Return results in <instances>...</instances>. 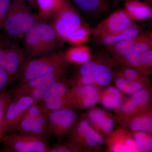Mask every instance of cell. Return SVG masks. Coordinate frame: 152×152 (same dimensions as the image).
<instances>
[{
  "label": "cell",
  "instance_id": "30",
  "mask_svg": "<svg viewBox=\"0 0 152 152\" xmlns=\"http://www.w3.org/2000/svg\"><path fill=\"white\" fill-rule=\"evenodd\" d=\"M128 131L140 152H152V134L143 132Z\"/></svg>",
  "mask_w": 152,
  "mask_h": 152
},
{
  "label": "cell",
  "instance_id": "2",
  "mask_svg": "<svg viewBox=\"0 0 152 152\" xmlns=\"http://www.w3.org/2000/svg\"><path fill=\"white\" fill-rule=\"evenodd\" d=\"M22 43L27 58L57 51L63 45L52 24L40 20L29 31Z\"/></svg>",
  "mask_w": 152,
  "mask_h": 152
},
{
  "label": "cell",
  "instance_id": "18",
  "mask_svg": "<svg viewBox=\"0 0 152 152\" xmlns=\"http://www.w3.org/2000/svg\"><path fill=\"white\" fill-rule=\"evenodd\" d=\"M83 117L104 138L114 130L115 116L105 110L94 106L88 109Z\"/></svg>",
  "mask_w": 152,
  "mask_h": 152
},
{
  "label": "cell",
  "instance_id": "25",
  "mask_svg": "<svg viewBox=\"0 0 152 152\" xmlns=\"http://www.w3.org/2000/svg\"><path fill=\"white\" fill-rule=\"evenodd\" d=\"M82 12L90 16H98L105 13L108 6L105 0H72Z\"/></svg>",
  "mask_w": 152,
  "mask_h": 152
},
{
  "label": "cell",
  "instance_id": "21",
  "mask_svg": "<svg viewBox=\"0 0 152 152\" xmlns=\"http://www.w3.org/2000/svg\"><path fill=\"white\" fill-rule=\"evenodd\" d=\"M126 98L116 87L108 86L100 91L99 102L106 108L115 112L120 108Z\"/></svg>",
  "mask_w": 152,
  "mask_h": 152
},
{
  "label": "cell",
  "instance_id": "41",
  "mask_svg": "<svg viewBox=\"0 0 152 152\" xmlns=\"http://www.w3.org/2000/svg\"><path fill=\"white\" fill-rule=\"evenodd\" d=\"M128 0H118V1H127Z\"/></svg>",
  "mask_w": 152,
  "mask_h": 152
},
{
  "label": "cell",
  "instance_id": "1",
  "mask_svg": "<svg viewBox=\"0 0 152 152\" xmlns=\"http://www.w3.org/2000/svg\"><path fill=\"white\" fill-rule=\"evenodd\" d=\"M39 21L25 0H15L4 21L0 38L20 44Z\"/></svg>",
  "mask_w": 152,
  "mask_h": 152
},
{
  "label": "cell",
  "instance_id": "3",
  "mask_svg": "<svg viewBox=\"0 0 152 152\" xmlns=\"http://www.w3.org/2000/svg\"><path fill=\"white\" fill-rule=\"evenodd\" d=\"M67 64L64 52L61 51L28 58L24 63L18 78L20 82L27 81L52 73Z\"/></svg>",
  "mask_w": 152,
  "mask_h": 152
},
{
  "label": "cell",
  "instance_id": "15",
  "mask_svg": "<svg viewBox=\"0 0 152 152\" xmlns=\"http://www.w3.org/2000/svg\"><path fill=\"white\" fill-rule=\"evenodd\" d=\"M37 103H39V102L29 96H20L12 98L2 124L4 132L14 129L23 118L27 109Z\"/></svg>",
  "mask_w": 152,
  "mask_h": 152
},
{
  "label": "cell",
  "instance_id": "11",
  "mask_svg": "<svg viewBox=\"0 0 152 152\" xmlns=\"http://www.w3.org/2000/svg\"><path fill=\"white\" fill-rule=\"evenodd\" d=\"M65 76L52 85L39 102L44 113L66 107L67 98L72 84L70 80Z\"/></svg>",
  "mask_w": 152,
  "mask_h": 152
},
{
  "label": "cell",
  "instance_id": "34",
  "mask_svg": "<svg viewBox=\"0 0 152 152\" xmlns=\"http://www.w3.org/2000/svg\"><path fill=\"white\" fill-rule=\"evenodd\" d=\"M15 0H0V32L4 21Z\"/></svg>",
  "mask_w": 152,
  "mask_h": 152
},
{
  "label": "cell",
  "instance_id": "12",
  "mask_svg": "<svg viewBox=\"0 0 152 152\" xmlns=\"http://www.w3.org/2000/svg\"><path fill=\"white\" fill-rule=\"evenodd\" d=\"M152 105V85L126 98L118 110L115 112L116 122L146 110Z\"/></svg>",
  "mask_w": 152,
  "mask_h": 152
},
{
  "label": "cell",
  "instance_id": "39",
  "mask_svg": "<svg viewBox=\"0 0 152 152\" xmlns=\"http://www.w3.org/2000/svg\"><path fill=\"white\" fill-rule=\"evenodd\" d=\"M148 35L149 36L150 39H151V41L152 42V31L149 33Z\"/></svg>",
  "mask_w": 152,
  "mask_h": 152
},
{
  "label": "cell",
  "instance_id": "6",
  "mask_svg": "<svg viewBox=\"0 0 152 152\" xmlns=\"http://www.w3.org/2000/svg\"><path fill=\"white\" fill-rule=\"evenodd\" d=\"M68 141L80 146L88 152H98L104 143V138L84 117L77 120L69 132Z\"/></svg>",
  "mask_w": 152,
  "mask_h": 152
},
{
  "label": "cell",
  "instance_id": "14",
  "mask_svg": "<svg viewBox=\"0 0 152 152\" xmlns=\"http://www.w3.org/2000/svg\"><path fill=\"white\" fill-rule=\"evenodd\" d=\"M133 24L132 20L125 10L115 11L91 30L94 37L121 32Z\"/></svg>",
  "mask_w": 152,
  "mask_h": 152
},
{
  "label": "cell",
  "instance_id": "36",
  "mask_svg": "<svg viewBox=\"0 0 152 152\" xmlns=\"http://www.w3.org/2000/svg\"><path fill=\"white\" fill-rule=\"evenodd\" d=\"M13 80L8 73L0 67V92L4 91L9 84Z\"/></svg>",
  "mask_w": 152,
  "mask_h": 152
},
{
  "label": "cell",
  "instance_id": "4",
  "mask_svg": "<svg viewBox=\"0 0 152 152\" xmlns=\"http://www.w3.org/2000/svg\"><path fill=\"white\" fill-rule=\"evenodd\" d=\"M114 63L108 56H97L80 66L75 75L89 79L100 89L110 85L113 81Z\"/></svg>",
  "mask_w": 152,
  "mask_h": 152
},
{
  "label": "cell",
  "instance_id": "24",
  "mask_svg": "<svg viewBox=\"0 0 152 152\" xmlns=\"http://www.w3.org/2000/svg\"><path fill=\"white\" fill-rule=\"evenodd\" d=\"M65 57L69 64L80 66L91 59L93 56L88 47L87 46H75L64 52Z\"/></svg>",
  "mask_w": 152,
  "mask_h": 152
},
{
  "label": "cell",
  "instance_id": "31",
  "mask_svg": "<svg viewBox=\"0 0 152 152\" xmlns=\"http://www.w3.org/2000/svg\"><path fill=\"white\" fill-rule=\"evenodd\" d=\"M91 35V30L88 26L82 25L68 37L66 42L74 45H80L86 42Z\"/></svg>",
  "mask_w": 152,
  "mask_h": 152
},
{
  "label": "cell",
  "instance_id": "7",
  "mask_svg": "<svg viewBox=\"0 0 152 152\" xmlns=\"http://www.w3.org/2000/svg\"><path fill=\"white\" fill-rule=\"evenodd\" d=\"M27 57L20 44L0 38V67L18 79Z\"/></svg>",
  "mask_w": 152,
  "mask_h": 152
},
{
  "label": "cell",
  "instance_id": "32",
  "mask_svg": "<svg viewBox=\"0 0 152 152\" xmlns=\"http://www.w3.org/2000/svg\"><path fill=\"white\" fill-rule=\"evenodd\" d=\"M50 152H88L84 148L73 143L68 141L66 142H59L51 148Z\"/></svg>",
  "mask_w": 152,
  "mask_h": 152
},
{
  "label": "cell",
  "instance_id": "45",
  "mask_svg": "<svg viewBox=\"0 0 152 152\" xmlns=\"http://www.w3.org/2000/svg\"><path fill=\"white\" fill-rule=\"evenodd\" d=\"M117 1H118V0H117Z\"/></svg>",
  "mask_w": 152,
  "mask_h": 152
},
{
  "label": "cell",
  "instance_id": "37",
  "mask_svg": "<svg viewBox=\"0 0 152 152\" xmlns=\"http://www.w3.org/2000/svg\"><path fill=\"white\" fill-rule=\"evenodd\" d=\"M28 3L29 5L32 7H35L37 5V2L36 0H25Z\"/></svg>",
  "mask_w": 152,
  "mask_h": 152
},
{
  "label": "cell",
  "instance_id": "26",
  "mask_svg": "<svg viewBox=\"0 0 152 152\" xmlns=\"http://www.w3.org/2000/svg\"><path fill=\"white\" fill-rule=\"evenodd\" d=\"M113 81L116 87L121 91L130 95L149 87L142 83L128 80L120 73L117 69H113Z\"/></svg>",
  "mask_w": 152,
  "mask_h": 152
},
{
  "label": "cell",
  "instance_id": "23",
  "mask_svg": "<svg viewBox=\"0 0 152 152\" xmlns=\"http://www.w3.org/2000/svg\"><path fill=\"white\" fill-rule=\"evenodd\" d=\"M125 10L131 19L134 20H145L150 19L152 15V9L148 5L135 0L126 1Z\"/></svg>",
  "mask_w": 152,
  "mask_h": 152
},
{
  "label": "cell",
  "instance_id": "8",
  "mask_svg": "<svg viewBox=\"0 0 152 152\" xmlns=\"http://www.w3.org/2000/svg\"><path fill=\"white\" fill-rule=\"evenodd\" d=\"M1 142L9 151L50 152L51 148L46 139L19 132L4 135Z\"/></svg>",
  "mask_w": 152,
  "mask_h": 152
},
{
  "label": "cell",
  "instance_id": "28",
  "mask_svg": "<svg viewBox=\"0 0 152 152\" xmlns=\"http://www.w3.org/2000/svg\"><path fill=\"white\" fill-rule=\"evenodd\" d=\"M117 69L128 80L142 83L148 86L152 85L150 75L145 71L126 66H119Z\"/></svg>",
  "mask_w": 152,
  "mask_h": 152
},
{
  "label": "cell",
  "instance_id": "5",
  "mask_svg": "<svg viewBox=\"0 0 152 152\" xmlns=\"http://www.w3.org/2000/svg\"><path fill=\"white\" fill-rule=\"evenodd\" d=\"M69 64L52 73L25 82H20L11 91L12 98L20 96L32 97L39 102L49 88L59 79L65 76Z\"/></svg>",
  "mask_w": 152,
  "mask_h": 152
},
{
  "label": "cell",
  "instance_id": "35",
  "mask_svg": "<svg viewBox=\"0 0 152 152\" xmlns=\"http://www.w3.org/2000/svg\"><path fill=\"white\" fill-rule=\"evenodd\" d=\"M42 109L39 103L34 104L26 111L23 119H34L36 117L43 113Z\"/></svg>",
  "mask_w": 152,
  "mask_h": 152
},
{
  "label": "cell",
  "instance_id": "19",
  "mask_svg": "<svg viewBox=\"0 0 152 152\" xmlns=\"http://www.w3.org/2000/svg\"><path fill=\"white\" fill-rule=\"evenodd\" d=\"M121 127L129 131L152 134V107L139 112L117 122Z\"/></svg>",
  "mask_w": 152,
  "mask_h": 152
},
{
  "label": "cell",
  "instance_id": "16",
  "mask_svg": "<svg viewBox=\"0 0 152 152\" xmlns=\"http://www.w3.org/2000/svg\"><path fill=\"white\" fill-rule=\"evenodd\" d=\"M152 50V42L148 34H140L121 42L106 46V51L112 58L133 53Z\"/></svg>",
  "mask_w": 152,
  "mask_h": 152
},
{
  "label": "cell",
  "instance_id": "40",
  "mask_svg": "<svg viewBox=\"0 0 152 152\" xmlns=\"http://www.w3.org/2000/svg\"><path fill=\"white\" fill-rule=\"evenodd\" d=\"M148 3H152V0H145Z\"/></svg>",
  "mask_w": 152,
  "mask_h": 152
},
{
  "label": "cell",
  "instance_id": "17",
  "mask_svg": "<svg viewBox=\"0 0 152 152\" xmlns=\"http://www.w3.org/2000/svg\"><path fill=\"white\" fill-rule=\"evenodd\" d=\"M104 143L107 152H140L129 131L121 127L106 136Z\"/></svg>",
  "mask_w": 152,
  "mask_h": 152
},
{
  "label": "cell",
  "instance_id": "44",
  "mask_svg": "<svg viewBox=\"0 0 152 152\" xmlns=\"http://www.w3.org/2000/svg\"></svg>",
  "mask_w": 152,
  "mask_h": 152
},
{
  "label": "cell",
  "instance_id": "42",
  "mask_svg": "<svg viewBox=\"0 0 152 152\" xmlns=\"http://www.w3.org/2000/svg\"><path fill=\"white\" fill-rule=\"evenodd\" d=\"M65 1L66 2H67L68 1H69V0H65Z\"/></svg>",
  "mask_w": 152,
  "mask_h": 152
},
{
  "label": "cell",
  "instance_id": "20",
  "mask_svg": "<svg viewBox=\"0 0 152 152\" xmlns=\"http://www.w3.org/2000/svg\"><path fill=\"white\" fill-rule=\"evenodd\" d=\"M114 64L129 67L152 73V50L133 53L124 56L112 58Z\"/></svg>",
  "mask_w": 152,
  "mask_h": 152
},
{
  "label": "cell",
  "instance_id": "9",
  "mask_svg": "<svg viewBox=\"0 0 152 152\" xmlns=\"http://www.w3.org/2000/svg\"><path fill=\"white\" fill-rule=\"evenodd\" d=\"M52 25L63 44L72 33L82 26V20L77 11L67 1L55 14Z\"/></svg>",
  "mask_w": 152,
  "mask_h": 152
},
{
  "label": "cell",
  "instance_id": "29",
  "mask_svg": "<svg viewBox=\"0 0 152 152\" xmlns=\"http://www.w3.org/2000/svg\"><path fill=\"white\" fill-rule=\"evenodd\" d=\"M36 2L40 15L47 18L56 13L66 1L65 0H36Z\"/></svg>",
  "mask_w": 152,
  "mask_h": 152
},
{
  "label": "cell",
  "instance_id": "22",
  "mask_svg": "<svg viewBox=\"0 0 152 152\" xmlns=\"http://www.w3.org/2000/svg\"><path fill=\"white\" fill-rule=\"evenodd\" d=\"M141 28L138 25L133 23L130 27L124 31L109 35L95 37L98 44L102 46H107L121 42L131 38L140 34Z\"/></svg>",
  "mask_w": 152,
  "mask_h": 152
},
{
  "label": "cell",
  "instance_id": "38",
  "mask_svg": "<svg viewBox=\"0 0 152 152\" xmlns=\"http://www.w3.org/2000/svg\"><path fill=\"white\" fill-rule=\"evenodd\" d=\"M4 133L2 126L0 124V143L1 142L3 137L4 135Z\"/></svg>",
  "mask_w": 152,
  "mask_h": 152
},
{
  "label": "cell",
  "instance_id": "33",
  "mask_svg": "<svg viewBox=\"0 0 152 152\" xmlns=\"http://www.w3.org/2000/svg\"><path fill=\"white\" fill-rule=\"evenodd\" d=\"M12 96L10 93L0 92V124H2L3 120L7 109L12 100Z\"/></svg>",
  "mask_w": 152,
  "mask_h": 152
},
{
  "label": "cell",
  "instance_id": "13",
  "mask_svg": "<svg viewBox=\"0 0 152 152\" xmlns=\"http://www.w3.org/2000/svg\"><path fill=\"white\" fill-rule=\"evenodd\" d=\"M100 90L94 85L72 86L67 98L66 107L83 110L94 107L99 102Z\"/></svg>",
  "mask_w": 152,
  "mask_h": 152
},
{
  "label": "cell",
  "instance_id": "27",
  "mask_svg": "<svg viewBox=\"0 0 152 152\" xmlns=\"http://www.w3.org/2000/svg\"><path fill=\"white\" fill-rule=\"evenodd\" d=\"M14 129L19 133L37 136L47 140L50 133L46 129L37 123L34 119H23Z\"/></svg>",
  "mask_w": 152,
  "mask_h": 152
},
{
  "label": "cell",
  "instance_id": "43",
  "mask_svg": "<svg viewBox=\"0 0 152 152\" xmlns=\"http://www.w3.org/2000/svg\"><path fill=\"white\" fill-rule=\"evenodd\" d=\"M151 75H152V74H151Z\"/></svg>",
  "mask_w": 152,
  "mask_h": 152
},
{
  "label": "cell",
  "instance_id": "10",
  "mask_svg": "<svg viewBox=\"0 0 152 152\" xmlns=\"http://www.w3.org/2000/svg\"><path fill=\"white\" fill-rule=\"evenodd\" d=\"M44 114L46 116L49 132L56 138L58 143L67 137L78 120L77 114L71 108H63Z\"/></svg>",
  "mask_w": 152,
  "mask_h": 152
}]
</instances>
